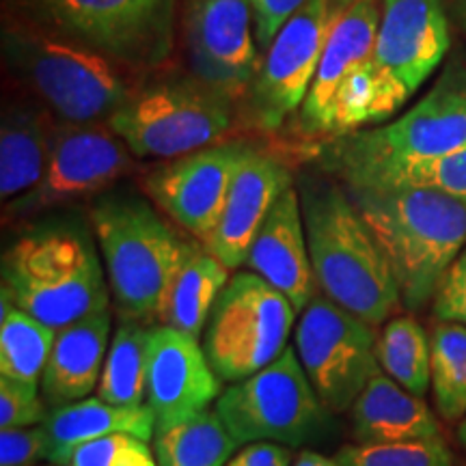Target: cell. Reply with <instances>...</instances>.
Listing matches in <instances>:
<instances>
[{"label": "cell", "instance_id": "6da1fadb", "mask_svg": "<svg viewBox=\"0 0 466 466\" xmlns=\"http://www.w3.org/2000/svg\"><path fill=\"white\" fill-rule=\"evenodd\" d=\"M299 197L318 289L374 329L389 322L404 307L400 288L348 190L305 175Z\"/></svg>", "mask_w": 466, "mask_h": 466}, {"label": "cell", "instance_id": "7a4b0ae2", "mask_svg": "<svg viewBox=\"0 0 466 466\" xmlns=\"http://www.w3.org/2000/svg\"><path fill=\"white\" fill-rule=\"evenodd\" d=\"M3 61L61 124H108L143 85V72L102 52L5 15Z\"/></svg>", "mask_w": 466, "mask_h": 466}, {"label": "cell", "instance_id": "3957f363", "mask_svg": "<svg viewBox=\"0 0 466 466\" xmlns=\"http://www.w3.org/2000/svg\"><path fill=\"white\" fill-rule=\"evenodd\" d=\"M346 190L391 266L404 309L419 311L432 302L447 268L466 247V203L423 188Z\"/></svg>", "mask_w": 466, "mask_h": 466}, {"label": "cell", "instance_id": "277c9868", "mask_svg": "<svg viewBox=\"0 0 466 466\" xmlns=\"http://www.w3.org/2000/svg\"><path fill=\"white\" fill-rule=\"evenodd\" d=\"M0 294L56 330L106 311L113 299L89 229L66 220L33 227L5 250Z\"/></svg>", "mask_w": 466, "mask_h": 466}, {"label": "cell", "instance_id": "5b68a950", "mask_svg": "<svg viewBox=\"0 0 466 466\" xmlns=\"http://www.w3.org/2000/svg\"><path fill=\"white\" fill-rule=\"evenodd\" d=\"M91 223L121 318L156 326L192 244L138 195L110 192L93 203Z\"/></svg>", "mask_w": 466, "mask_h": 466}, {"label": "cell", "instance_id": "8992f818", "mask_svg": "<svg viewBox=\"0 0 466 466\" xmlns=\"http://www.w3.org/2000/svg\"><path fill=\"white\" fill-rule=\"evenodd\" d=\"M15 20L72 39L124 66L162 67L175 48L179 0H7Z\"/></svg>", "mask_w": 466, "mask_h": 466}, {"label": "cell", "instance_id": "52a82bcc", "mask_svg": "<svg viewBox=\"0 0 466 466\" xmlns=\"http://www.w3.org/2000/svg\"><path fill=\"white\" fill-rule=\"evenodd\" d=\"M231 100L192 74L143 83L108 126L134 158L175 160L217 145L229 132Z\"/></svg>", "mask_w": 466, "mask_h": 466}, {"label": "cell", "instance_id": "ba28073f", "mask_svg": "<svg viewBox=\"0 0 466 466\" xmlns=\"http://www.w3.org/2000/svg\"><path fill=\"white\" fill-rule=\"evenodd\" d=\"M217 412L240 447L259 441L305 447L333 432V412L318 398L294 346L258 374L231 382Z\"/></svg>", "mask_w": 466, "mask_h": 466}, {"label": "cell", "instance_id": "9c48e42d", "mask_svg": "<svg viewBox=\"0 0 466 466\" xmlns=\"http://www.w3.org/2000/svg\"><path fill=\"white\" fill-rule=\"evenodd\" d=\"M296 309L250 270L236 272L220 291L203 330V352L225 382L258 374L288 350Z\"/></svg>", "mask_w": 466, "mask_h": 466}, {"label": "cell", "instance_id": "30bf717a", "mask_svg": "<svg viewBox=\"0 0 466 466\" xmlns=\"http://www.w3.org/2000/svg\"><path fill=\"white\" fill-rule=\"evenodd\" d=\"M466 143V56L445 67L436 85L391 124L348 134L330 151V167L350 168L393 160L434 158Z\"/></svg>", "mask_w": 466, "mask_h": 466}, {"label": "cell", "instance_id": "8fae6325", "mask_svg": "<svg viewBox=\"0 0 466 466\" xmlns=\"http://www.w3.org/2000/svg\"><path fill=\"white\" fill-rule=\"evenodd\" d=\"M294 350L318 398L333 415L352 408L382 367L374 326L316 291L294 326Z\"/></svg>", "mask_w": 466, "mask_h": 466}, {"label": "cell", "instance_id": "7c38bea8", "mask_svg": "<svg viewBox=\"0 0 466 466\" xmlns=\"http://www.w3.org/2000/svg\"><path fill=\"white\" fill-rule=\"evenodd\" d=\"M248 0H186L184 42L190 74L227 100L247 97L259 72Z\"/></svg>", "mask_w": 466, "mask_h": 466}, {"label": "cell", "instance_id": "4fadbf2b", "mask_svg": "<svg viewBox=\"0 0 466 466\" xmlns=\"http://www.w3.org/2000/svg\"><path fill=\"white\" fill-rule=\"evenodd\" d=\"M333 22L330 0H309L266 48L248 93L255 121L264 130H277L302 106Z\"/></svg>", "mask_w": 466, "mask_h": 466}, {"label": "cell", "instance_id": "5bb4252c", "mask_svg": "<svg viewBox=\"0 0 466 466\" xmlns=\"http://www.w3.org/2000/svg\"><path fill=\"white\" fill-rule=\"evenodd\" d=\"M134 156L108 124L58 121L46 173L26 197L14 201L15 214H35L97 195L132 171Z\"/></svg>", "mask_w": 466, "mask_h": 466}, {"label": "cell", "instance_id": "9a60e30c", "mask_svg": "<svg viewBox=\"0 0 466 466\" xmlns=\"http://www.w3.org/2000/svg\"><path fill=\"white\" fill-rule=\"evenodd\" d=\"M247 143H217L168 160L145 177V192L175 225L206 244L217 229Z\"/></svg>", "mask_w": 466, "mask_h": 466}, {"label": "cell", "instance_id": "2e32d148", "mask_svg": "<svg viewBox=\"0 0 466 466\" xmlns=\"http://www.w3.org/2000/svg\"><path fill=\"white\" fill-rule=\"evenodd\" d=\"M220 382L197 337L167 324L151 326L145 404L154 412L156 430L209 410V404L223 393Z\"/></svg>", "mask_w": 466, "mask_h": 466}, {"label": "cell", "instance_id": "e0dca14e", "mask_svg": "<svg viewBox=\"0 0 466 466\" xmlns=\"http://www.w3.org/2000/svg\"><path fill=\"white\" fill-rule=\"evenodd\" d=\"M374 58L415 96L450 50L442 0H380Z\"/></svg>", "mask_w": 466, "mask_h": 466}, {"label": "cell", "instance_id": "ac0fdd59", "mask_svg": "<svg viewBox=\"0 0 466 466\" xmlns=\"http://www.w3.org/2000/svg\"><path fill=\"white\" fill-rule=\"evenodd\" d=\"M289 186L294 182L285 165L250 149L233 177L217 229L203 247L229 270H238L247 261L259 227Z\"/></svg>", "mask_w": 466, "mask_h": 466}, {"label": "cell", "instance_id": "d6986e66", "mask_svg": "<svg viewBox=\"0 0 466 466\" xmlns=\"http://www.w3.org/2000/svg\"><path fill=\"white\" fill-rule=\"evenodd\" d=\"M244 266L288 296L299 313L316 296L318 283L309 258L305 220L296 186H289L279 197L250 244Z\"/></svg>", "mask_w": 466, "mask_h": 466}, {"label": "cell", "instance_id": "ffe728a7", "mask_svg": "<svg viewBox=\"0 0 466 466\" xmlns=\"http://www.w3.org/2000/svg\"><path fill=\"white\" fill-rule=\"evenodd\" d=\"M380 14V0H359L335 17L319 56L318 72L302 102L300 124L305 126V130L319 132L337 86L360 63L374 56Z\"/></svg>", "mask_w": 466, "mask_h": 466}, {"label": "cell", "instance_id": "44dd1931", "mask_svg": "<svg viewBox=\"0 0 466 466\" xmlns=\"http://www.w3.org/2000/svg\"><path fill=\"white\" fill-rule=\"evenodd\" d=\"M110 326L113 313L106 309L58 330L42 376V395L50 408L96 391L108 354Z\"/></svg>", "mask_w": 466, "mask_h": 466}, {"label": "cell", "instance_id": "7402d4cb", "mask_svg": "<svg viewBox=\"0 0 466 466\" xmlns=\"http://www.w3.org/2000/svg\"><path fill=\"white\" fill-rule=\"evenodd\" d=\"M58 121L33 97L7 100L0 121V197L14 203L42 182Z\"/></svg>", "mask_w": 466, "mask_h": 466}, {"label": "cell", "instance_id": "603a6c76", "mask_svg": "<svg viewBox=\"0 0 466 466\" xmlns=\"http://www.w3.org/2000/svg\"><path fill=\"white\" fill-rule=\"evenodd\" d=\"M354 441L360 445L425 441L441 436L439 419L419 395L384 371L376 374L350 408Z\"/></svg>", "mask_w": 466, "mask_h": 466}, {"label": "cell", "instance_id": "cb8c5ba5", "mask_svg": "<svg viewBox=\"0 0 466 466\" xmlns=\"http://www.w3.org/2000/svg\"><path fill=\"white\" fill-rule=\"evenodd\" d=\"M42 425L48 436V462L66 466L78 447L102 436L127 432L143 441L154 439L156 417L147 404L115 406L91 398L50 408Z\"/></svg>", "mask_w": 466, "mask_h": 466}, {"label": "cell", "instance_id": "d4e9b609", "mask_svg": "<svg viewBox=\"0 0 466 466\" xmlns=\"http://www.w3.org/2000/svg\"><path fill=\"white\" fill-rule=\"evenodd\" d=\"M410 97L412 93L371 56L337 86L319 134L348 137L363 127L382 124L391 119Z\"/></svg>", "mask_w": 466, "mask_h": 466}, {"label": "cell", "instance_id": "484cf974", "mask_svg": "<svg viewBox=\"0 0 466 466\" xmlns=\"http://www.w3.org/2000/svg\"><path fill=\"white\" fill-rule=\"evenodd\" d=\"M229 279V268L223 261L214 258L206 247L201 248L192 244L190 255L186 258L168 294L160 324L199 339L206 330L209 313Z\"/></svg>", "mask_w": 466, "mask_h": 466}, {"label": "cell", "instance_id": "4316f807", "mask_svg": "<svg viewBox=\"0 0 466 466\" xmlns=\"http://www.w3.org/2000/svg\"><path fill=\"white\" fill-rule=\"evenodd\" d=\"M346 186H389L442 192L466 203V143L434 158L393 160L339 173Z\"/></svg>", "mask_w": 466, "mask_h": 466}, {"label": "cell", "instance_id": "83f0119b", "mask_svg": "<svg viewBox=\"0 0 466 466\" xmlns=\"http://www.w3.org/2000/svg\"><path fill=\"white\" fill-rule=\"evenodd\" d=\"M149 335L147 324L119 316L97 384V398L115 406H143L147 401Z\"/></svg>", "mask_w": 466, "mask_h": 466}, {"label": "cell", "instance_id": "f1b7e54d", "mask_svg": "<svg viewBox=\"0 0 466 466\" xmlns=\"http://www.w3.org/2000/svg\"><path fill=\"white\" fill-rule=\"evenodd\" d=\"M56 329L17 309L0 294V376L42 387Z\"/></svg>", "mask_w": 466, "mask_h": 466}, {"label": "cell", "instance_id": "f546056e", "mask_svg": "<svg viewBox=\"0 0 466 466\" xmlns=\"http://www.w3.org/2000/svg\"><path fill=\"white\" fill-rule=\"evenodd\" d=\"M238 450L217 408L154 432L158 466H225Z\"/></svg>", "mask_w": 466, "mask_h": 466}, {"label": "cell", "instance_id": "4dcf8cb0", "mask_svg": "<svg viewBox=\"0 0 466 466\" xmlns=\"http://www.w3.org/2000/svg\"><path fill=\"white\" fill-rule=\"evenodd\" d=\"M376 357L382 371L406 391L423 398L430 389V339L412 316H395L380 326Z\"/></svg>", "mask_w": 466, "mask_h": 466}, {"label": "cell", "instance_id": "1f68e13d", "mask_svg": "<svg viewBox=\"0 0 466 466\" xmlns=\"http://www.w3.org/2000/svg\"><path fill=\"white\" fill-rule=\"evenodd\" d=\"M430 387L436 412L456 423L466 417V326L439 322L430 335Z\"/></svg>", "mask_w": 466, "mask_h": 466}, {"label": "cell", "instance_id": "d6a6232c", "mask_svg": "<svg viewBox=\"0 0 466 466\" xmlns=\"http://www.w3.org/2000/svg\"><path fill=\"white\" fill-rule=\"evenodd\" d=\"M333 458L339 466H453L450 447L441 436L382 445L354 442L343 445Z\"/></svg>", "mask_w": 466, "mask_h": 466}, {"label": "cell", "instance_id": "836d02e7", "mask_svg": "<svg viewBox=\"0 0 466 466\" xmlns=\"http://www.w3.org/2000/svg\"><path fill=\"white\" fill-rule=\"evenodd\" d=\"M66 466H158V462L147 441L115 432L78 447Z\"/></svg>", "mask_w": 466, "mask_h": 466}, {"label": "cell", "instance_id": "e575fe53", "mask_svg": "<svg viewBox=\"0 0 466 466\" xmlns=\"http://www.w3.org/2000/svg\"><path fill=\"white\" fill-rule=\"evenodd\" d=\"M48 410L39 387L0 376V430L42 425Z\"/></svg>", "mask_w": 466, "mask_h": 466}, {"label": "cell", "instance_id": "d590c367", "mask_svg": "<svg viewBox=\"0 0 466 466\" xmlns=\"http://www.w3.org/2000/svg\"><path fill=\"white\" fill-rule=\"evenodd\" d=\"M432 313L439 322L466 326V247L441 279L432 300Z\"/></svg>", "mask_w": 466, "mask_h": 466}, {"label": "cell", "instance_id": "8d00e7d4", "mask_svg": "<svg viewBox=\"0 0 466 466\" xmlns=\"http://www.w3.org/2000/svg\"><path fill=\"white\" fill-rule=\"evenodd\" d=\"M39 460H48L44 425L0 430V466H35Z\"/></svg>", "mask_w": 466, "mask_h": 466}, {"label": "cell", "instance_id": "74e56055", "mask_svg": "<svg viewBox=\"0 0 466 466\" xmlns=\"http://www.w3.org/2000/svg\"><path fill=\"white\" fill-rule=\"evenodd\" d=\"M255 15V35L259 48H268L275 35L296 11H300L309 0H248Z\"/></svg>", "mask_w": 466, "mask_h": 466}, {"label": "cell", "instance_id": "f35d334b", "mask_svg": "<svg viewBox=\"0 0 466 466\" xmlns=\"http://www.w3.org/2000/svg\"><path fill=\"white\" fill-rule=\"evenodd\" d=\"M289 447L279 445V442H248L242 445L225 466H291Z\"/></svg>", "mask_w": 466, "mask_h": 466}, {"label": "cell", "instance_id": "ab89813d", "mask_svg": "<svg viewBox=\"0 0 466 466\" xmlns=\"http://www.w3.org/2000/svg\"><path fill=\"white\" fill-rule=\"evenodd\" d=\"M291 466H339L335 462V458H326L322 453L316 451H300L299 456L294 458Z\"/></svg>", "mask_w": 466, "mask_h": 466}, {"label": "cell", "instance_id": "60d3db41", "mask_svg": "<svg viewBox=\"0 0 466 466\" xmlns=\"http://www.w3.org/2000/svg\"><path fill=\"white\" fill-rule=\"evenodd\" d=\"M453 15H456L458 25L466 31V0H453Z\"/></svg>", "mask_w": 466, "mask_h": 466}, {"label": "cell", "instance_id": "b9f144b4", "mask_svg": "<svg viewBox=\"0 0 466 466\" xmlns=\"http://www.w3.org/2000/svg\"><path fill=\"white\" fill-rule=\"evenodd\" d=\"M354 3H359V0H330V11H333V15L337 17Z\"/></svg>", "mask_w": 466, "mask_h": 466}, {"label": "cell", "instance_id": "7bdbcfd3", "mask_svg": "<svg viewBox=\"0 0 466 466\" xmlns=\"http://www.w3.org/2000/svg\"><path fill=\"white\" fill-rule=\"evenodd\" d=\"M458 441L460 445H462V450L466 453V417L460 421V428H458Z\"/></svg>", "mask_w": 466, "mask_h": 466}, {"label": "cell", "instance_id": "ee69618b", "mask_svg": "<svg viewBox=\"0 0 466 466\" xmlns=\"http://www.w3.org/2000/svg\"><path fill=\"white\" fill-rule=\"evenodd\" d=\"M52 466H55V464H52Z\"/></svg>", "mask_w": 466, "mask_h": 466}]
</instances>
